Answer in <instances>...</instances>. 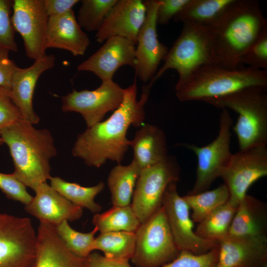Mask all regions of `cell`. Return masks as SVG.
I'll return each instance as SVG.
<instances>
[{"mask_svg":"<svg viewBox=\"0 0 267 267\" xmlns=\"http://www.w3.org/2000/svg\"><path fill=\"white\" fill-rule=\"evenodd\" d=\"M151 88L147 84L144 85L137 100L134 79L132 85L125 89L122 103L108 119L87 128L78 135L72 149V155L90 167H100L108 160L120 164L130 146V140L127 137L129 128L143 125L144 106Z\"/></svg>","mask_w":267,"mask_h":267,"instance_id":"obj_1","label":"cell"},{"mask_svg":"<svg viewBox=\"0 0 267 267\" xmlns=\"http://www.w3.org/2000/svg\"><path fill=\"white\" fill-rule=\"evenodd\" d=\"M207 27L209 62L230 69L243 65L241 58L267 29V20L256 0H235Z\"/></svg>","mask_w":267,"mask_h":267,"instance_id":"obj_2","label":"cell"},{"mask_svg":"<svg viewBox=\"0 0 267 267\" xmlns=\"http://www.w3.org/2000/svg\"><path fill=\"white\" fill-rule=\"evenodd\" d=\"M8 147L14 165V177L34 191L51 178L50 159L57 153L49 130L38 129L22 118L0 132Z\"/></svg>","mask_w":267,"mask_h":267,"instance_id":"obj_3","label":"cell"},{"mask_svg":"<svg viewBox=\"0 0 267 267\" xmlns=\"http://www.w3.org/2000/svg\"><path fill=\"white\" fill-rule=\"evenodd\" d=\"M251 87H267V70L244 65L230 69L208 63L197 68L175 89L181 101L205 102Z\"/></svg>","mask_w":267,"mask_h":267,"instance_id":"obj_4","label":"cell"},{"mask_svg":"<svg viewBox=\"0 0 267 267\" xmlns=\"http://www.w3.org/2000/svg\"><path fill=\"white\" fill-rule=\"evenodd\" d=\"M205 102L238 114L233 130L239 151L267 146V87H248Z\"/></svg>","mask_w":267,"mask_h":267,"instance_id":"obj_5","label":"cell"},{"mask_svg":"<svg viewBox=\"0 0 267 267\" xmlns=\"http://www.w3.org/2000/svg\"><path fill=\"white\" fill-rule=\"evenodd\" d=\"M134 255L131 259L136 267H161L178 255V248L162 207L135 232Z\"/></svg>","mask_w":267,"mask_h":267,"instance_id":"obj_6","label":"cell"},{"mask_svg":"<svg viewBox=\"0 0 267 267\" xmlns=\"http://www.w3.org/2000/svg\"><path fill=\"white\" fill-rule=\"evenodd\" d=\"M181 32L165 57L164 64L149 83H154L169 69L178 74L175 86L182 84L197 68L210 63L207 51V27L184 22Z\"/></svg>","mask_w":267,"mask_h":267,"instance_id":"obj_7","label":"cell"},{"mask_svg":"<svg viewBox=\"0 0 267 267\" xmlns=\"http://www.w3.org/2000/svg\"><path fill=\"white\" fill-rule=\"evenodd\" d=\"M222 109L218 134L214 140L201 147L191 144L184 145L194 153L197 159L195 182L188 194L208 190L213 182L221 178L232 155L230 150L232 120L227 109Z\"/></svg>","mask_w":267,"mask_h":267,"instance_id":"obj_8","label":"cell"},{"mask_svg":"<svg viewBox=\"0 0 267 267\" xmlns=\"http://www.w3.org/2000/svg\"><path fill=\"white\" fill-rule=\"evenodd\" d=\"M180 167L175 157L141 171L134 187L131 206L141 223L146 222L162 206L168 185L178 182Z\"/></svg>","mask_w":267,"mask_h":267,"instance_id":"obj_9","label":"cell"},{"mask_svg":"<svg viewBox=\"0 0 267 267\" xmlns=\"http://www.w3.org/2000/svg\"><path fill=\"white\" fill-rule=\"evenodd\" d=\"M36 242L30 219L0 212V267H32Z\"/></svg>","mask_w":267,"mask_h":267,"instance_id":"obj_10","label":"cell"},{"mask_svg":"<svg viewBox=\"0 0 267 267\" xmlns=\"http://www.w3.org/2000/svg\"><path fill=\"white\" fill-rule=\"evenodd\" d=\"M162 206L175 242L180 251L201 254L218 247V242L203 239L196 234L190 208L178 193L177 182H173L167 186Z\"/></svg>","mask_w":267,"mask_h":267,"instance_id":"obj_11","label":"cell"},{"mask_svg":"<svg viewBox=\"0 0 267 267\" xmlns=\"http://www.w3.org/2000/svg\"><path fill=\"white\" fill-rule=\"evenodd\" d=\"M124 92L125 89L113 80L102 81L94 90L77 91L74 89L62 97V110L80 113L89 128L102 121L108 112L118 108L122 102Z\"/></svg>","mask_w":267,"mask_h":267,"instance_id":"obj_12","label":"cell"},{"mask_svg":"<svg viewBox=\"0 0 267 267\" xmlns=\"http://www.w3.org/2000/svg\"><path fill=\"white\" fill-rule=\"evenodd\" d=\"M267 175V146L232 154L221 177L229 191L228 203L237 207L251 185Z\"/></svg>","mask_w":267,"mask_h":267,"instance_id":"obj_13","label":"cell"},{"mask_svg":"<svg viewBox=\"0 0 267 267\" xmlns=\"http://www.w3.org/2000/svg\"><path fill=\"white\" fill-rule=\"evenodd\" d=\"M12 10V24L23 39L26 56L35 61L45 55L48 16L44 0H14Z\"/></svg>","mask_w":267,"mask_h":267,"instance_id":"obj_14","label":"cell"},{"mask_svg":"<svg viewBox=\"0 0 267 267\" xmlns=\"http://www.w3.org/2000/svg\"><path fill=\"white\" fill-rule=\"evenodd\" d=\"M146 15L138 32L135 47V75L142 82H149L157 72L169 48L161 43L157 33L156 12L159 0L144 1Z\"/></svg>","mask_w":267,"mask_h":267,"instance_id":"obj_15","label":"cell"},{"mask_svg":"<svg viewBox=\"0 0 267 267\" xmlns=\"http://www.w3.org/2000/svg\"><path fill=\"white\" fill-rule=\"evenodd\" d=\"M135 44L120 36L107 39L104 44L93 54L80 64L78 71L94 74L101 81L113 80L115 72L120 67L128 65L135 66Z\"/></svg>","mask_w":267,"mask_h":267,"instance_id":"obj_16","label":"cell"},{"mask_svg":"<svg viewBox=\"0 0 267 267\" xmlns=\"http://www.w3.org/2000/svg\"><path fill=\"white\" fill-rule=\"evenodd\" d=\"M146 15L144 1L117 0L97 31L96 41L101 43L110 37L120 36L136 45L138 32Z\"/></svg>","mask_w":267,"mask_h":267,"instance_id":"obj_17","label":"cell"},{"mask_svg":"<svg viewBox=\"0 0 267 267\" xmlns=\"http://www.w3.org/2000/svg\"><path fill=\"white\" fill-rule=\"evenodd\" d=\"M52 54L45 55L35 60L30 67L21 68L16 67L12 75L9 96L20 111L23 118L34 125L40 121L39 116L33 106L35 88L40 76L55 64Z\"/></svg>","mask_w":267,"mask_h":267,"instance_id":"obj_18","label":"cell"},{"mask_svg":"<svg viewBox=\"0 0 267 267\" xmlns=\"http://www.w3.org/2000/svg\"><path fill=\"white\" fill-rule=\"evenodd\" d=\"M35 192V196L24 209L40 222L57 225L64 221L73 222L82 216L83 208L72 203L46 182L41 184Z\"/></svg>","mask_w":267,"mask_h":267,"instance_id":"obj_19","label":"cell"},{"mask_svg":"<svg viewBox=\"0 0 267 267\" xmlns=\"http://www.w3.org/2000/svg\"><path fill=\"white\" fill-rule=\"evenodd\" d=\"M216 267H267V239L227 235L218 242Z\"/></svg>","mask_w":267,"mask_h":267,"instance_id":"obj_20","label":"cell"},{"mask_svg":"<svg viewBox=\"0 0 267 267\" xmlns=\"http://www.w3.org/2000/svg\"><path fill=\"white\" fill-rule=\"evenodd\" d=\"M86 258L70 251L59 236L56 225L40 222L32 267H86Z\"/></svg>","mask_w":267,"mask_h":267,"instance_id":"obj_21","label":"cell"},{"mask_svg":"<svg viewBox=\"0 0 267 267\" xmlns=\"http://www.w3.org/2000/svg\"><path fill=\"white\" fill-rule=\"evenodd\" d=\"M90 44L73 10L59 15L48 17L46 47L64 49L74 56L83 55Z\"/></svg>","mask_w":267,"mask_h":267,"instance_id":"obj_22","label":"cell"},{"mask_svg":"<svg viewBox=\"0 0 267 267\" xmlns=\"http://www.w3.org/2000/svg\"><path fill=\"white\" fill-rule=\"evenodd\" d=\"M228 235L267 239L266 203L247 194L236 208Z\"/></svg>","mask_w":267,"mask_h":267,"instance_id":"obj_23","label":"cell"},{"mask_svg":"<svg viewBox=\"0 0 267 267\" xmlns=\"http://www.w3.org/2000/svg\"><path fill=\"white\" fill-rule=\"evenodd\" d=\"M130 146L133 151V160L141 171L164 161L169 156L165 134L155 125L141 126L130 140Z\"/></svg>","mask_w":267,"mask_h":267,"instance_id":"obj_24","label":"cell"},{"mask_svg":"<svg viewBox=\"0 0 267 267\" xmlns=\"http://www.w3.org/2000/svg\"><path fill=\"white\" fill-rule=\"evenodd\" d=\"M141 170L133 160L127 165L118 164L110 171L107 184L113 206L131 204L136 181Z\"/></svg>","mask_w":267,"mask_h":267,"instance_id":"obj_25","label":"cell"},{"mask_svg":"<svg viewBox=\"0 0 267 267\" xmlns=\"http://www.w3.org/2000/svg\"><path fill=\"white\" fill-rule=\"evenodd\" d=\"M235 0H190L174 17L176 22H189L208 27Z\"/></svg>","mask_w":267,"mask_h":267,"instance_id":"obj_26","label":"cell"},{"mask_svg":"<svg viewBox=\"0 0 267 267\" xmlns=\"http://www.w3.org/2000/svg\"><path fill=\"white\" fill-rule=\"evenodd\" d=\"M50 180V185L73 204L86 208L94 214L101 211L102 206L95 202L94 198L103 190V181L92 186L85 187L67 181L59 177H51Z\"/></svg>","mask_w":267,"mask_h":267,"instance_id":"obj_27","label":"cell"},{"mask_svg":"<svg viewBox=\"0 0 267 267\" xmlns=\"http://www.w3.org/2000/svg\"><path fill=\"white\" fill-rule=\"evenodd\" d=\"M92 222L100 233L117 231L135 233L141 224L131 204L124 206H113L102 213L95 214Z\"/></svg>","mask_w":267,"mask_h":267,"instance_id":"obj_28","label":"cell"},{"mask_svg":"<svg viewBox=\"0 0 267 267\" xmlns=\"http://www.w3.org/2000/svg\"><path fill=\"white\" fill-rule=\"evenodd\" d=\"M236 208L228 202L219 207L198 223L196 234L203 239L218 242L224 239L228 235Z\"/></svg>","mask_w":267,"mask_h":267,"instance_id":"obj_29","label":"cell"},{"mask_svg":"<svg viewBox=\"0 0 267 267\" xmlns=\"http://www.w3.org/2000/svg\"><path fill=\"white\" fill-rule=\"evenodd\" d=\"M135 240V233L133 232L100 233L93 242V250L102 251L107 258L130 261L134 253Z\"/></svg>","mask_w":267,"mask_h":267,"instance_id":"obj_30","label":"cell"},{"mask_svg":"<svg viewBox=\"0 0 267 267\" xmlns=\"http://www.w3.org/2000/svg\"><path fill=\"white\" fill-rule=\"evenodd\" d=\"M182 197L191 211L192 221L199 223L217 208L228 202L229 193L223 183L212 190Z\"/></svg>","mask_w":267,"mask_h":267,"instance_id":"obj_31","label":"cell"},{"mask_svg":"<svg viewBox=\"0 0 267 267\" xmlns=\"http://www.w3.org/2000/svg\"><path fill=\"white\" fill-rule=\"evenodd\" d=\"M117 0H82L77 19L79 26L87 31H97Z\"/></svg>","mask_w":267,"mask_h":267,"instance_id":"obj_32","label":"cell"},{"mask_svg":"<svg viewBox=\"0 0 267 267\" xmlns=\"http://www.w3.org/2000/svg\"><path fill=\"white\" fill-rule=\"evenodd\" d=\"M56 231L68 249L78 256L87 258L93 250L96 227L90 232H81L73 229L68 222L64 221L56 225Z\"/></svg>","mask_w":267,"mask_h":267,"instance_id":"obj_33","label":"cell"},{"mask_svg":"<svg viewBox=\"0 0 267 267\" xmlns=\"http://www.w3.org/2000/svg\"><path fill=\"white\" fill-rule=\"evenodd\" d=\"M12 3L13 0H0V53L18 51L10 17Z\"/></svg>","mask_w":267,"mask_h":267,"instance_id":"obj_34","label":"cell"},{"mask_svg":"<svg viewBox=\"0 0 267 267\" xmlns=\"http://www.w3.org/2000/svg\"><path fill=\"white\" fill-rule=\"evenodd\" d=\"M218 247L201 254L181 250L173 261L161 267H216Z\"/></svg>","mask_w":267,"mask_h":267,"instance_id":"obj_35","label":"cell"},{"mask_svg":"<svg viewBox=\"0 0 267 267\" xmlns=\"http://www.w3.org/2000/svg\"><path fill=\"white\" fill-rule=\"evenodd\" d=\"M241 65L260 70H267V29L250 45L243 54Z\"/></svg>","mask_w":267,"mask_h":267,"instance_id":"obj_36","label":"cell"},{"mask_svg":"<svg viewBox=\"0 0 267 267\" xmlns=\"http://www.w3.org/2000/svg\"><path fill=\"white\" fill-rule=\"evenodd\" d=\"M0 189L8 198L20 202L25 206L28 204L33 197L27 191L26 186L12 174L0 172Z\"/></svg>","mask_w":267,"mask_h":267,"instance_id":"obj_37","label":"cell"},{"mask_svg":"<svg viewBox=\"0 0 267 267\" xmlns=\"http://www.w3.org/2000/svg\"><path fill=\"white\" fill-rule=\"evenodd\" d=\"M23 118L9 91L0 87V132Z\"/></svg>","mask_w":267,"mask_h":267,"instance_id":"obj_38","label":"cell"},{"mask_svg":"<svg viewBox=\"0 0 267 267\" xmlns=\"http://www.w3.org/2000/svg\"><path fill=\"white\" fill-rule=\"evenodd\" d=\"M190 0H159L156 12L157 24L165 25L179 13Z\"/></svg>","mask_w":267,"mask_h":267,"instance_id":"obj_39","label":"cell"},{"mask_svg":"<svg viewBox=\"0 0 267 267\" xmlns=\"http://www.w3.org/2000/svg\"><path fill=\"white\" fill-rule=\"evenodd\" d=\"M86 259V267H132L129 260L109 258L96 252H91Z\"/></svg>","mask_w":267,"mask_h":267,"instance_id":"obj_40","label":"cell"},{"mask_svg":"<svg viewBox=\"0 0 267 267\" xmlns=\"http://www.w3.org/2000/svg\"><path fill=\"white\" fill-rule=\"evenodd\" d=\"M17 66L8 53H0V87L9 91L11 79Z\"/></svg>","mask_w":267,"mask_h":267,"instance_id":"obj_41","label":"cell"},{"mask_svg":"<svg viewBox=\"0 0 267 267\" xmlns=\"http://www.w3.org/2000/svg\"><path fill=\"white\" fill-rule=\"evenodd\" d=\"M78 0H44V7L48 17L61 15L71 10Z\"/></svg>","mask_w":267,"mask_h":267,"instance_id":"obj_42","label":"cell"},{"mask_svg":"<svg viewBox=\"0 0 267 267\" xmlns=\"http://www.w3.org/2000/svg\"><path fill=\"white\" fill-rule=\"evenodd\" d=\"M4 144V142L0 136V145H2Z\"/></svg>","mask_w":267,"mask_h":267,"instance_id":"obj_43","label":"cell"}]
</instances>
